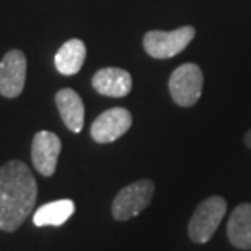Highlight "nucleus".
<instances>
[{"label":"nucleus","mask_w":251,"mask_h":251,"mask_svg":"<svg viewBox=\"0 0 251 251\" xmlns=\"http://www.w3.org/2000/svg\"><path fill=\"white\" fill-rule=\"evenodd\" d=\"M38 198V184L31 170L20 160L0 167V230L17 232L25 224Z\"/></svg>","instance_id":"nucleus-1"},{"label":"nucleus","mask_w":251,"mask_h":251,"mask_svg":"<svg viewBox=\"0 0 251 251\" xmlns=\"http://www.w3.org/2000/svg\"><path fill=\"white\" fill-rule=\"evenodd\" d=\"M227 212V202L220 196H210L196 207L193 217L189 220L188 233L194 243H207Z\"/></svg>","instance_id":"nucleus-2"},{"label":"nucleus","mask_w":251,"mask_h":251,"mask_svg":"<svg viewBox=\"0 0 251 251\" xmlns=\"http://www.w3.org/2000/svg\"><path fill=\"white\" fill-rule=\"evenodd\" d=\"M155 193V184L150 179H139L127 184L116 194L111 204V214L114 220H126L139 215L150 204Z\"/></svg>","instance_id":"nucleus-3"},{"label":"nucleus","mask_w":251,"mask_h":251,"mask_svg":"<svg viewBox=\"0 0 251 251\" xmlns=\"http://www.w3.org/2000/svg\"><path fill=\"white\" fill-rule=\"evenodd\" d=\"M202 83L204 77L199 65L193 62L183 64L178 69H175L170 77V95H172L173 101L179 106H194L202 95Z\"/></svg>","instance_id":"nucleus-4"},{"label":"nucleus","mask_w":251,"mask_h":251,"mask_svg":"<svg viewBox=\"0 0 251 251\" xmlns=\"http://www.w3.org/2000/svg\"><path fill=\"white\" fill-rule=\"evenodd\" d=\"M196 36L193 26H181L173 31H149L144 36V49L155 59H170L188 48Z\"/></svg>","instance_id":"nucleus-5"},{"label":"nucleus","mask_w":251,"mask_h":251,"mask_svg":"<svg viewBox=\"0 0 251 251\" xmlns=\"http://www.w3.org/2000/svg\"><path fill=\"white\" fill-rule=\"evenodd\" d=\"M132 126V116L126 108H111L95 119L90 135L98 144H109L118 140Z\"/></svg>","instance_id":"nucleus-6"},{"label":"nucleus","mask_w":251,"mask_h":251,"mask_svg":"<svg viewBox=\"0 0 251 251\" xmlns=\"http://www.w3.org/2000/svg\"><path fill=\"white\" fill-rule=\"evenodd\" d=\"M62 142L54 132L39 130L34 134L31 144V160L33 167L43 176H52L56 173L57 160L61 155Z\"/></svg>","instance_id":"nucleus-7"},{"label":"nucleus","mask_w":251,"mask_h":251,"mask_svg":"<svg viewBox=\"0 0 251 251\" xmlns=\"http://www.w3.org/2000/svg\"><path fill=\"white\" fill-rule=\"evenodd\" d=\"M26 80V57L18 49H12L0 61V95L17 98L23 92Z\"/></svg>","instance_id":"nucleus-8"},{"label":"nucleus","mask_w":251,"mask_h":251,"mask_svg":"<svg viewBox=\"0 0 251 251\" xmlns=\"http://www.w3.org/2000/svg\"><path fill=\"white\" fill-rule=\"evenodd\" d=\"M92 85L100 95L111 98H123L132 90V77L124 69L104 67L93 75Z\"/></svg>","instance_id":"nucleus-9"},{"label":"nucleus","mask_w":251,"mask_h":251,"mask_svg":"<svg viewBox=\"0 0 251 251\" xmlns=\"http://www.w3.org/2000/svg\"><path fill=\"white\" fill-rule=\"evenodd\" d=\"M56 104L67 129L78 134L85 121V106L80 95L72 88H62L56 93Z\"/></svg>","instance_id":"nucleus-10"},{"label":"nucleus","mask_w":251,"mask_h":251,"mask_svg":"<svg viewBox=\"0 0 251 251\" xmlns=\"http://www.w3.org/2000/svg\"><path fill=\"white\" fill-rule=\"evenodd\" d=\"M227 237L238 250H251V204L243 202L235 207L227 224Z\"/></svg>","instance_id":"nucleus-11"},{"label":"nucleus","mask_w":251,"mask_h":251,"mask_svg":"<svg viewBox=\"0 0 251 251\" xmlns=\"http://www.w3.org/2000/svg\"><path fill=\"white\" fill-rule=\"evenodd\" d=\"M87 57V48L82 39H69L64 43L61 49L54 57V64L59 74L62 75H75L80 72Z\"/></svg>","instance_id":"nucleus-12"},{"label":"nucleus","mask_w":251,"mask_h":251,"mask_svg":"<svg viewBox=\"0 0 251 251\" xmlns=\"http://www.w3.org/2000/svg\"><path fill=\"white\" fill-rule=\"evenodd\" d=\"M75 212V204L70 199H59L54 202H48L41 205L33 215V224L36 227H46V225H52V227H59V225L65 224L72 217Z\"/></svg>","instance_id":"nucleus-13"},{"label":"nucleus","mask_w":251,"mask_h":251,"mask_svg":"<svg viewBox=\"0 0 251 251\" xmlns=\"http://www.w3.org/2000/svg\"><path fill=\"white\" fill-rule=\"evenodd\" d=\"M245 144H247L248 147L251 149V130H248L247 135H245Z\"/></svg>","instance_id":"nucleus-14"}]
</instances>
